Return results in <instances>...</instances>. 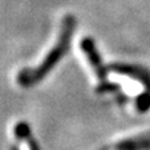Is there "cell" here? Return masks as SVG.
I'll use <instances>...</instances> for the list:
<instances>
[{
    "label": "cell",
    "mask_w": 150,
    "mask_h": 150,
    "mask_svg": "<svg viewBox=\"0 0 150 150\" xmlns=\"http://www.w3.org/2000/svg\"><path fill=\"white\" fill-rule=\"evenodd\" d=\"M73 29H74V19L72 16H67L65 19L62 20L56 44L51 48V51L47 53V56L42 59V61L37 67H35V68L24 69V71H21L17 74V82H19L20 86L28 88V86L37 84L42 77L56 65L59 62V60L68 51Z\"/></svg>",
    "instance_id": "6da1fadb"
},
{
    "label": "cell",
    "mask_w": 150,
    "mask_h": 150,
    "mask_svg": "<svg viewBox=\"0 0 150 150\" xmlns=\"http://www.w3.org/2000/svg\"><path fill=\"white\" fill-rule=\"evenodd\" d=\"M112 82L120 84L126 96L136 98V108L138 112H145L150 106V92L149 81L146 76L138 71L132 69H117L110 73V88L113 91Z\"/></svg>",
    "instance_id": "7a4b0ae2"
},
{
    "label": "cell",
    "mask_w": 150,
    "mask_h": 150,
    "mask_svg": "<svg viewBox=\"0 0 150 150\" xmlns=\"http://www.w3.org/2000/svg\"><path fill=\"white\" fill-rule=\"evenodd\" d=\"M81 51L85 56V60L88 62L89 68H91L92 73L96 76L98 85H97V91L98 92H109V86H108V81L105 79V72L102 69V64L101 60L98 57V53L96 52L94 44L91 39L85 37L81 42Z\"/></svg>",
    "instance_id": "3957f363"
},
{
    "label": "cell",
    "mask_w": 150,
    "mask_h": 150,
    "mask_svg": "<svg viewBox=\"0 0 150 150\" xmlns=\"http://www.w3.org/2000/svg\"><path fill=\"white\" fill-rule=\"evenodd\" d=\"M114 150H150V137L125 139L114 146Z\"/></svg>",
    "instance_id": "277c9868"
}]
</instances>
